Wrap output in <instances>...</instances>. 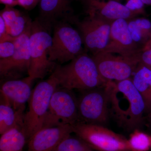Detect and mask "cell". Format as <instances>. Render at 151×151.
I'll list each match as a JSON object with an SVG mask.
<instances>
[{
    "mask_svg": "<svg viewBox=\"0 0 151 151\" xmlns=\"http://www.w3.org/2000/svg\"><path fill=\"white\" fill-rule=\"evenodd\" d=\"M110 115L119 127L127 131L139 129L146 113L145 103L131 78L107 84Z\"/></svg>",
    "mask_w": 151,
    "mask_h": 151,
    "instance_id": "obj_1",
    "label": "cell"
},
{
    "mask_svg": "<svg viewBox=\"0 0 151 151\" xmlns=\"http://www.w3.org/2000/svg\"><path fill=\"white\" fill-rule=\"evenodd\" d=\"M52 74L56 78L58 86L71 90L103 87L108 82L102 78L94 59L86 51L68 64L56 65Z\"/></svg>",
    "mask_w": 151,
    "mask_h": 151,
    "instance_id": "obj_2",
    "label": "cell"
},
{
    "mask_svg": "<svg viewBox=\"0 0 151 151\" xmlns=\"http://www.w3.org/2000/svg\"><path fill=\"white\" fill-rule=\"evenodd\" d=\"M58 86L56 78L51 74L49 78L41 81L33 89L28 102V110L24 114L22 129L27 142L42 129L52 96Z\"/></svg>",
    "mask_w": 151,
    "mask_h": 151,
    "instance_id": "obj_3",
    "label": "cell"
},
{
    "mask_svg": "<svg viewBox=\"0 0 151 151\" xmlns=\"http://www.w3.org/2000/svg\"><path fill=\"white\" fill-rule=\"evenodd\" d=\"M50 32L36 19L32 21L29 37L30 60L29 76L34 80L43 79L53 72L55 63L50 60L49 52L52 43Z\"/></svg>",
    "mask_w": 151,
    "mask_h": 151,
    "instance_id": "obj_4",
    "label": "cell"
},
{
    "mask_svg": "<svg viewBox=\"0 0 151 151\" xmlns=\"http://www.w3.org/2000/svg\"><path fill=\"white\" fill-rule=\"evenodd\" d=\"M73 133L96 151H132L128 139L105 126L78 122Z\"/></svg>",
    "mask_w": 151,
    "mask_h": 151,
    "instance_id": "obj_5",
    "label": "cell"
},
{
    "mask_svg": "<svg viewBox=\"0 0 151 151\" xmlns=\"http://www.w3.org/2000/svg\"><path fill=\"white\" fill-rule=\"evenodd\" d=\"M50 60L60 64L70 61L85 51L80 33L69 23L60 22L53 29Z\"/></svg>",
    "mask_w": 151,
    "mask_h": 151,
    "instance_id": "obj_6",
    "label": "cell"
},
{
    "mask_svg": "<svg viewBox=\"0 0 151 151\" xmlns=\"http://www.w3.org/2000/svg\"><path fill=\"white\" fill-rule=\"evenodd\" d=\"M106 86L81 91L78 98V122L105 127L108 124L110 101Z\"/></svg>",
    "mask_w": 151,
    "mask_h": 151,
    "instance_id": "obj_7",
    "label": "cell"
},
{
    "mask_svg": "<svg viewBox=\"0 0 151 151\" xmlns=\"http://www.w3.org/2000/svg\"><path fill=\"white\" fill-rule=\"evenodd\" d=\"M78 122V98L72 90L58 86L50 99L42 128L72 126Z\"/></svg>",
    "mask_w": 151,
    "mask_h": 151,
    "instance_id": "obj_8",
    "label": "cell"
},
{
    "mask_svg": "<svg viewBox=\"0 0 151 151\" xmlns=\"http://www.w3.org/2000/svg\"><path fill=\"white\" fill-rule=\"evenodd\" d=\"M71 23L79 30L85 51L93 55L105 50L110 40L112 22L88 15L81 21L75 17Z\"/></svg>",
    "mask_w": 151,
    "mask_h": 151,
    "instance_id": "obj_9",
    "label": "cell"
},
{
    "mask_svg": "<svg viewBox=\"0 0 151 151\" xmlns=\"http://www.w3.org/2000/svg\"><path fill=\"white\" fill-rule=\"evenodd\" d=\"M32 24L14 41V54L9 58L0 59L1 78L8 80L18 79L28 73L30 65L29 37Z\"/></svg>",
    "mask_w": 151,
    "mask_h": 151,
    "instance_id": "obj_10",
    "label": "cell"
},
{
    "mask_svg": "<svg viewBox=\"0 0 151 151\" xmlns=\"http://www.w3.org/2000/svg\"><path fill=\"white\" fill-rule=\"evenodd\" d=\"M92 57L100 75L107 82H117L131 78L138 65L132 60L104 52Z\"/></svg>",
    "mask_w": 151,
    "mask_h": 151,
    "instance_id": "obj_11",
    "label": "cell"
},
{
    "mask_svg": "<svg viewBox=\"0 0 151 151\" xmlns=\"http://www.w3.org/2000/svg\"><path fill=\"white\" fill-rule=\"evenodd\" d=\"M102 52L117 53L120 56L138 63V57L141 51L139 45L132 38L128 27V20L120 19L112 23L109 43Z\"/></svg>",
    "mask_w": 151,
    "mask_h": 151,
    "instance_id": "obj_12",
    "label": "cell"
},
{
    "mask_svg": "<svg viewBox=\"0 0 151 151\" xmlns=\"http://www.w3.org/2000/svg\"><path fill=\"white\" fill-rule=\"evenodd\" d=\"M71 0H41L39 14L37 19L40 24L51 33L54 26L60 22L70 23L75 16L70 2Z\"/></svg>",
    "mask_w": 151,
    "mask_h": 151,
    "instance_id": "obj_13",
    "label": "cell"
},
{
    "mask_svg": "<svg viewBox=\"0 0 151 151\" xmlns=\"http://www.w3.org/2000/svg\"><path fill=\"white\" fill-rule=\"evenodd\" d=\"M82 3L86 7L88 15L95 16L112 23L120 19L130 20L139 14L130 10L126 6L114 0L107 2L84 0Z\"/></svg>",
    "mask_w": 151,
    "mask_h": 151,
    "instance_id": "obj_14",
    "label": "cell"
},
{
    "mask_svg": "<svg viewBox=\"0 0 151 151\" xmlns=\"http://www.w3.org/2000/svg\"><path fill=\"white\" fill-rule=\"evenodd\" d=\"M72 133L71 125L42 128L28 141L27 151H53L63 139Z\"/></svg>",
    "mask_w": 151,
    "mask_h": 151,
    "instance_id": "obj_15",
    "label": "cell"
},
{
    "mask_svg": "<svg viewBox=\"0 0 151 151\" xmlns=\"http://www.w3.org/2000/svg\"><path fill=\"white\" fill-rule=\"evenodd\" d=\"M33 79L29 76L20 80L13 79L4 82L1 86L2 101L10 105L15 110H24L29 102L32 90Z\"/></svg>",
    "mask_w": 151,
    "mask_h": 151,
    "instance_id": "obj_16",
    "label": "cell"
},
{
    "mask_svg": "<svg viewBox=\"0 0 151 151\" xmlns=\"http://www.w3.org/2000/svg\"><path fill=\"white\" fill-rule=\"evenodd\" d=\"M0 16L4 20L9 34L14 38L21 35L32 23L27 15L11 6H6Z\"/></svg>",
    "mask_w": 151,
    "mask_h": 151,
    "instance_id": "obj_17",
    "label": "cell"
},
{
    "mask_svg": "<svg viewBox=\"0 0 151 151\" xmlns=\"http://www.w3.org/2000/svg\"><path fill=\"white\" fill-rule=\"evenodd\" d=\"M24 110H15L3 101L0 105V134L15 128L23 129L24 114Z\"/></svg>",
    "mask_w": 151,
    "mask_h": 151,
    "instance_id": "obj_18",
    "label": "cell"
},
{
    "mask_svg": "<svg viewBox=\"0 0 151 151\" xmlns=\"http://www.w3.org/2000/svg\"><path fill=\"white\" fill-rule=\"evenodd\" d=\"M132 79L145 103L146 113H151V69L138 64Z\"/></svg>",
    "mask_w": 151,
    "mask_h": 151,
    "instance_id": "obj_19",
    "label": "cell"
},
{
    "mask_svg": "<svg viewBox=\"0 0 151 151\" xmlns=\"http://www.w3.org/2000/svg\"><path fill=\"white\" fill-rule=\"evenodd\" d=\"M0 151H22L27 139L22 129L15 128L1 135Z\"/></svg>",
    "mask_w": 151,
    "mask_h": 151,
    "instance_id": "obj_20",
    "label": "cell"
},
{
    "mask_svg": "<svg viewBox=\"0 0 151 151\" xmlns=\"http://www.w3.org/2000/svg\"><path fill=\"white\" fill-rule=\"evenodd\" d=\"M128 27L133 40L138 45L145 37L151 28V22L144 18L133 19L128 21Z\"/></svg>",
    "mask_w": 151,
    "mask_h": 151,
    "instance_id": "obj_21",
    "label": "cell"
},
{
    "mask_svg": "<svg viewBox=\"0 0 151 151\" xmlns=\"http://www.w3.org/2000/svg\"><path fill=\"white\" fill-rule=\"evenodd\" d=\"M71 134L63 139L53 151H89L93 150L80 138L76 135L73 136Z\"/></svg>",
    "mask_w": 151,
    "mask_h": 151,
    "instance_id": "obj_22",
    "label": "cell"
},
{
    "mask_svg": "<svg viewBox=\"0 0 151 151\" xmlns=\"http://www.w3.org/2000/svg\"><path fill=\"white\" fill-rule=\"evenodd\" d=\"M132 151H147L151 148V137L139 129L132 132L128 139Z\"/></svg>",
    "mask_w": 151,
    "mask_h": 151,
    "instance_id": "obj_23",
    "label": "cell"
},
{
    "mask_svg": "<svg viewBox=\"0 0 151 151\" xmlns=\"http://www.w3.org/2000/svg\"><path fill=\"white\" fill-rule=\"evenodd\" d=\"M15 49L14 41L3 42H0V59H6L12 56Z\"/></svg>",
    "mask_w": 151,
    "mask_h": 151,
    "instance_id": "obj_24",
    "label": "cell"
},
{
    "mask_svg": "<svg viewBox=\"0 0 151 151\" xmlns=\"http://www.w3.org/2000/svg\"><path fill=\"white\" fill-rule=\"evenodd\" d=\"M138 63L151 69V49L141 52L138 57Z\"/></svg>",
    "mask_w": 151,
    "mask_h": 151,
    "instance_id": "obj_25",
    "label": "cell"
},
{
    "mask_svg": "<svg viewBox=\"0 0 151 151\" xmlns=\"http://www.w3.org/2000/svg\"><path fill=\"white\" fill-rule=\"evenodd\" d=\"M15 38L9 34L4 20L2 17L0 16V42L6 41H14Z\"/></svg>",
    "mask_w": 151,
    "mask_h": 151,
    "instance_id": "obj_26",
    "label": "cell"
},
{
    "mask_svg": "<svg viewBox=\"0 0 151 151\" xmlns=\"http://www.w3.org/2000/svg\"><path fill=\"white\" fill-rule=\"evenodd\" d=\"M144 5L141 0H127V4L125 5L130 10L139 14L143 12Z\"/></svg>",
    "mask_w": 151,
    "mask_h": 151,
    "instance_id": "obj_27",
    "label": "cell"
},
{
    "mask_svg": "<svg viewBox=\"0 0 151 151\" xmlns=\"http://www.w3.org/2000/svg\"><path fill=\"white\" fill-rule=\"evenodd\" d=\"M39 2L37 0H17V5L22 6L25 9L31 10Z\"/></svg>",
    "mask_w": 151,
    "mask_h": 151,
    "instance_id": "obj_28",
    "label": "cell"
},
{
    "mask_svg": "<svg viewBox=\"0 0 151 151\" xmlns=\"http://www.w3.org/2000/svg\"><path fill=\"white\" fill-rule=\"evenodd\" d=\"M145 5L151 6V0H141Z\"/></svg>",
    "mask_w": 151,
    "mask_h": 151,
    "instance_id": "obj_29",
    "label": "cell"
},
{
    "mask_svg": "<svg viewBox=\"0 0 151 151\" xmlns=\"http://www.w3.org/2000/svg\"><path fill=\"white\" fill-rule=\"evenodd\" d=\"M149 124L151 127V113H150V116H149Z\"/></svg>",
    "mask_w": 151,
    "mask_h": 151,
    "instance_id": "obj_30",
    "label": "cell"
},
{
    "mask_svg": "<svg viewBox=\"0 0 151 151\" xmlns=\"http://www.w3.org/2000/svg\"><path fill=\"white\" fill-rule=\"evenodd\" d=\"M78 1H81V2H82L84 1V0H78Z\"/></svg>",
    "mask_w": 151,
    "mask_h": 151,
    "instance_id": "obj_31",
    "label": "cell"
},
{
    "mask_svg": "<svg viewBox=\"0 0 151 151\" xmlns=\"http://www.w3.org/2000/svg\"><path fill=\"white\" fill-rule=\"evenodd\" d=\"M89 151H96L94 150H92Z\"/></svg>",
    "mask_w": 151,
    "mask_h": 151,
    "instance_id": "obj_32",
    "label": "cell"
},
{
    "mask_svg": "<svg viewBox=\"0 0 151 151\" xmlns=\"http://www.w3.org/2000/svg\"></svg>",
    "mask_w": 151,
    "mask_h": 151,
    "instance_id": "obj_33",
    "label": "cell"
}]
</instances>
